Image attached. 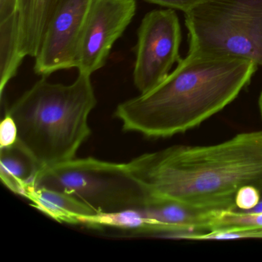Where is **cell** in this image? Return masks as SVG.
<instances>
[{"instance_id": "1", "label": "cell", "mask_w": 262, "mask_h": 262, "mask_svg": "<svg viewBox=\"0 0 262 262\" xmlns=\"http://www.w3.org/2000/svg\"><path fill=\"white\" fill-rule=\"evenodd\" d=\"M153 201L202 211L234 210L237 191L262 193V132L241 133L211 145H173L127 162Z\"/></svg>"}, {"instance_id": "2", "label": "cell", "mask_w": 262, "mask_h": 262, "mask_svg": "<svg viewBox=\"0 0 262 262\" xmlns=\"http://www.w3.org/2000/svg\"><path fill=\"white\" fill-rule=\"evenodd\" d=\"M257 65L242 58L188 53L155 88L118 105L125 132L167 138L222 111L249 84Z\"/></svg>"}, {"instance_id": "3", "label": "cell", "mask_w": 262, "mask_h": 262, "mask_svg": "<svg viewBox=\"0 0 262 262\" xmlns=\"http://www.w3.org/2000/svg\"><path fill=\"white\" fill-rule=\"evenodd\" d=\"M91 76L79 73L70 85L42 77L6 112L17 125L18 143L42 169L75 159L91 135L89 116L97 104Z\"/></svg>"}, {"instance_id": "4", "label": "cell", "mask_w": 262, "mask_h": 262, "mask_svg": "<svg viewBox=\"0 0 262 262\" xmlns=\"http://www.w3.org/2000/svg\"><path fill=\"white\" fill-rule=\"evenodd\" d=\"M40 187L70 194L99 214L142 208L153 201L128 164L92 157L43 168L36 179V188Z\"/></svg>"}, {"instance_id": "5", "label": "cell", "mask_w": 262, "mask_h": 262, "mask_svg": "<svg viewBox=\"0 0 262 262\" xmlns=\"http://www.w3.org/2000/svg\"><path fill=\"white\" fill-rule=\"evenodd\" d=\"M188 53L262 66V0H206L185 13Z\"/></svg>"}, {"instance_id": "6", "label": "cell", "mask_w": 262, "mask_h": 262, "mask_svg": "<svg viewBox=\"0 0 262 262\" xmlns=\"http://www.w3.org/2000/svg\"><path fill=\"white\" fill-rule=\"evenodd\" d=\"M182 29L171 9L148 12L138 30L133 82L145 93L162 82L182 58L179 55Z\"/></svg>"}, {"instance_id": "7", "label": "cell", "mask_w": 262, "mask_h": 262, "mask_svg": "<svg viewBox=\"0 0 262 262\" xmlns=\"http://www.w3.org/2000/svg\"><path fill=\"white\" fill-rule=\"evenodd\" d=\"M136 9V0H93L76 47L75 68L79 73L92 76L105 65Z\"/></svg>"}, {"instance_id": "8", "label": "cell", "mask_w": 262, "mask_h": 262, "mask_svg": "<svg viewBox=\"0 0 262 262\" xmlns=\"http://www.w3.org/2000/svg\"><path fill=\"white\" fill-rule=\"evenodd\" d=\"M93 0H59L35 58L42 77L75 68L76 47Z\"/></svg>"}, {"instance_id": "9", "label": "cell", "mask_w": 262, "mask_h": 262, "mask_svg": "<svg viewBox=\"0 0 262 262\" xmlns=\"http://www.w3.org/2000/svg\"><path fill=\"white\" fill-rule=\"evenodd\" d=\"M41 167L18 143L0 149V178L13 192L28 197L36 188Z\"/></svg>"}, {"instance_id": "10", "label": "cell", "mask_w": 262, "mask_h": 262, "mask_svg": "<svg viewBox=\"0 0 262 262\" xmlns=\"http://www.w3.org/2000/svg\"><path fill=\"white\" fill-rule=\"evenodd\" d=\"M59 0H21L19 46L25 57L36 58Z\"/></svg>"}, {"instance_id": "11", "label": "cell", "mask_w": 262, "mask_h": 262, "mask_svg": "<svg viewBox=\"0 0 262 262\" xmlns=\"http://www.w3.org/2000/svg\"><path fill=\"white\" fill-rule=\"evenodd\" d=\"M27 199L36 209L62 223L81 225L83 217L97 214L76 198L51 188H36Z\"/></svg>"}, {"instance_id": "12", "label": "cell", "mask_w": 262, "mask_h": 262, "mask_svg": "<svg viewBox=\"0 0 262 262\" xmlns=\"http://www.w3.org/2000/svg\"><path fill=\"white\" fill-rule=\"evenodd\" d=\"M19 14L0 22V93L17 74L25 56L19 46Z\"/></svg>"}, {"instance_id": "13", "label": "cell", "mask_w": 262, "mask_h": 262, "mask_svg": "<svg viewBox=\"0 0 262 262\" xmlns=\"http://www.w3.org/2000/svg\"><path fill=\"white\" fill-rule=\"evenodd\" d=\"M262 199V193L253 185H246L241 188L235 196L236 209L242 211L254 208Z\"/></svg>"}, {"instance_id": "14", "label": "cell", "mask_w": 262, "mask_h": 262, "mask_svg": "<svg viewBox=\"0 0 262 262\" xmlns=\"http://www.w3.org/2000/svg\"><path fill=\"white\" fill-rule=\"evenodd\" d=\"M17 142V125L14 119L6 113L0 125V148L13 146Z\"/></svg>"}, {"instance_id": "15", "label": "cell", "mask_w": 262, "mask_h": 262, "mask_svg": "<svg viewBox=\"0 0 262 262\" xmlns=\"http://www.w3.org/2000/svg\"><path fill=\"white\" fill-rule=\"evenodd\" d=\"M144 1L165 7L167 9L179 10L185 13L206 0H144Z\"/></svg>"}, {"instance_id": "16", "label": "cell", "mask_w": 262, "mask_h": 262, "mask_svg": "<svg viewBox=\"0 0 262 262\" xmlns=\"http://www.w3.org/2000/svg\"><path fill=\"white\" fill-rule=\"evenodd\" d=\"M21 0H0V22L19 14Z\"/></svg>"}, {"instance_id": "17", "label": "cell", "mask_w": 262, "mask_h": 262, "mask_svg": "<svg viewBox=\"0 0 262 262\" xmlns=\"http://www.w3.org/2000/svg\"><path fill=\"white\" fill-rule=\"evenodd\" d=\"M258 106L259 110H260V116H261L262 118V91L261 93H260V96H259Z\"/></svg>"}]
</instances>
